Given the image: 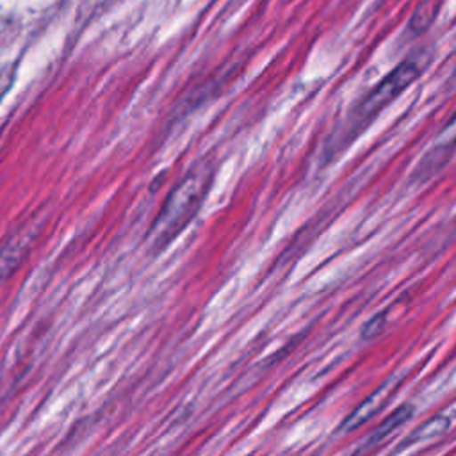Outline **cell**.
<instances>
[{
    "label": "cell",
    "mask_w": 456,
    "mask_h": 456,
    "mask_svg": "<svg viewBox=\"0 0 456 456\" xmlns=\"http://www.w3.org/2000/svg\"><path fill=\"white\" fill-rule=\"evenodd\" d=\"M212 185L210 166H194L167 194L146 233L151 253L164 251L200 212Z\"/></svg>",
    "instance_id": "obj_1"
},
{
    "label": "cell",
    "mask_w": 456,
    "mask_h": 456,
    "mask_svg": "<svg viewBox=\"0 0 456 456\" xmlns=\"http://www.w3.org/2000/svg\"><path fill=\"white\" fill-rule=\"evenodd\" d=\"M420 77V68L413 61H404L395 66L358 105L356 123L367 125L385 107H388L404 89H408Z\"/></svg>",
    "instance_id": "obj_2"
},
{
    "label": "cell",
    "mask_w": 456,
    "mask_h": 456,
    "mask_svg": "<svg viewBox=\"0 0 456 456\" xmlns=\"http://www.w3.org/2000/svg\"><path fill=\"white\" fill-rule=\"evenodd\" d=\"M397 385H399V381L395 378L383 383L372 395H369L358 408H354L346 417V420L340 424V429L342 431H353L358 426H362L363 422H367L372 415H376L390 401V395H392V392Z\"/></svg>",
    "instance_id": "obj_3"
},
{
    "label": "cell",
    "mask_w": 456,
    "mask_h": 456,
    "mask_svg": "<svg viewBox=\"0 0 456 456\" xmlns=\"http://www.w3.org/2000/svg\"><path fill=\"white\" fill-rule=\"evenodd\" d=\"M413 415V406L410 403L401 404L399 408H395L388 417H385V420H381L378 424V428L372 431V435L367 438V447L379 444L383 438L390 436L399 426H403L404 422L410 420V417Z\"/></svg>",
    "instance_id": "obj_4"
},
{
    "label": "cell",
    "mask_w": 456,
    "mask_h": 456,
    "mask_svg": "<svg viewBox=\"0 0 456 456\" xmlns=\"http://www.w3.org/2000/svg\"><path fill=\"white\" fill-rule=\"evenodd\" d=\"M449 426V417H444V415H436L433 419H429L428 422L420 424L415 431H411L404 440L403 444L397 447V451H403L406 447H410L411 444H417V442H424L428 438H433L440 433H444Z\"/></svg>",
    "instance_id": "obj_5"
},
{
    "label": "cell",
    "mask_w": 456,
    "mask_h": 456,
    "mask_svg": "<svg viewBox=\"0 0 456 456\" xmlns=\"http://www.w3.org/2000/svg\"><path fill=\"white\" fill-rule=\"evenodd\" d=\"M385 321H387L385 314H378V315L370 317V319L363 324V328H362V338L370 340V338L378 337V335L383 331V328H385Z\"/></svg>",
    "instance_id": "obj_6"
},
{
    "label": "cell",
    "mask_w": 456,
    "mask_h": 456,
    "mask_svg": "<svg viewBox=\"0 0 456 456\" xmlns=\"http://www.w3.org/2000/svg\"><path fill=\"white\" fill-rule=\"evenodd\" d=\"M11 82H12V68H7V66L0 68V98L9 89Z\"/></svg>",
    "instance_id": "obj_7"
}]
</instances>
